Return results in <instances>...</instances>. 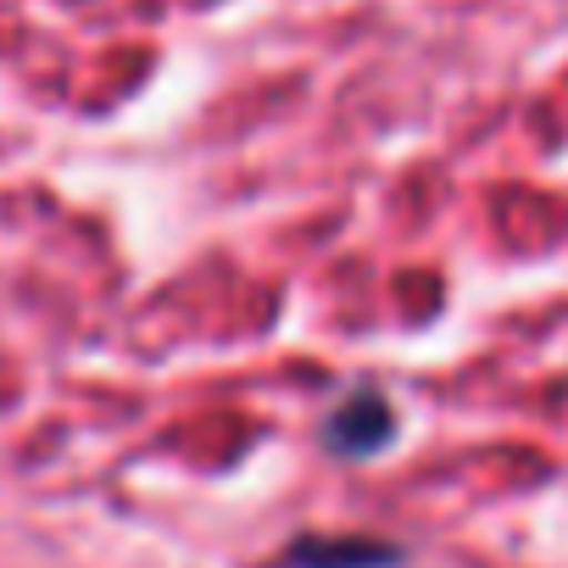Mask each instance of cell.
I'll return each mask as SVG.
<instances>
[{
  "instance_id": "1",
  "label": "cell",
  "mask_w": 568,
  "mask_h": 568,
  "mask_svg": "<svg viewBox=\"0 0 568 568\" xmlns=\"http://www.w3.org/2000/svg\"><path fill=\"white\" fill-rule=\"evenodd\" d=\"M390 562H402V551L385 540H296L278 557V568H390Z\"/></svg>"
},
{
  "instance_id": "2",
  "label": "cell",
  "mask_w": 568,
  "mask_h": 568,
  "mask_svg": "<svg viewBox=\"0 0 568 568\" xmlns=\"http://www.w3.org/2000/svg\"><path fill=\"white\" fill-rule=\"evenodd\" d=\"M390 440V407L379 396H352L335 418H329V446L346 457H368Z\"/></svg>"
}]
</instances>
